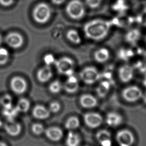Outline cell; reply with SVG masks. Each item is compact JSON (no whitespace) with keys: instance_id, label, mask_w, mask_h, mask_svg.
<instances>
[{"instance_id":"obj_1","label":"cell","mask_w":146,"mask_h":146,"mask_svg":"<svg viewBox=\"0 0 146 146\" xmlns=\"http://www.w3.org/2000/svg\"><path fill=\"white\" fill-rule=\"evenodd\" d=\"M112 23L101 19H95L87 22L83 27L85 36L90 40L99 41L108 36Z\"/></svg>"},{"instance_id":"obj_2","label":"cell","mask_w":146,"mask_h":146,"mask_svg":"<svg viewBox=\"0 0 146 146\" xmlns=\"http://www.w3.org/2000/svg\"><path fill=\"white\" fill-rule=\"evenodd\" d=\"M51 15L50 7L44 2L36 4L32 11V17L34 21L40 25L47 23L50 19Z\"/></svg>"},{"instance_id":"obj_3","label":"cell","mask_w":146,"mask_h":146,"mask_svg":"<svg viewBox=\"0 0 146 146\" xmlns=\"http://www.w3.org/2000/svg\"><path fill=\"white\" fill-rule=\"evenodd\" d=\"M65 12L71 19L81 20L86 14L85 6L80 0H70L66 5Z\"/></svg>"},{"instance_id":"obj_4","label":"cell","mask_w":146,"mask_h":146,"mask_svg":"<svg viewBox=\"0 0 146 146\" xmlns=\"http://www.w3.org/2000/svg\"><path fill=\"white\" fill-rule=\"evenodd\" d=\"M55 67L58 73L69 76L74 74V62L71 58L62 57L56 60Z\"/></svg>"},{"instance_id":"obj_5","label":"cell","mask_w":146,"mask_h":146,"mask_svg":"<svg viewBox=\"0 0 146 146\" xmlns=\"http://www.w3.org/2000/svg\"><path fill=\"white\" fill-rule=\"evenodd\" d=\"M101 75L96 68L88 66L82 70L79 76L84 83L91 85L98 81L100 79Z\"/></svg>"},{"instance_id":"obj_6","label":"cell","mask_w":146,"mask_h":146,"mask_svg":"<svg viewBox=\"0 0 146 146\" xmlns=\"http://www.w3.org/2000/svg\"><path fill=\"white\" fill-rule=\"evenodd\" d=\"M143 93L139 87L135 85H131L123 90L122 96L127 102H135L142 98Z\"/></svg>"},{"instance_id":"obj_7","label":"cell","mask_w":146,"mask_h":146,"mask_svg":"<svg viewBox=\"0 0 146 146\" xmlns=\"http://www.w3.org/2000/svg\"><path fill=\"white\" fill-rule=\"evenodd\" d=\"M4 40L8 46L13 49L21 48L24 43L23 36L17 32L9 33L4 38Z\"/></svg>"},{"instance_id":"obj_8","label":"cell","mask_w":146,"mask_h":146,"mask_svg":"<svg viewBox=\"0 0 146 146\" xmlns=\"http://www.w3.org/2000/svg\"><path fill=\"white\" fill-rule=\"evenodd\" d=\"M10 84L12 91L17 95L24 94L28 88L26 80L19 76L13 77L10 81Z\"/></svg>"},{"instance_id":"obj_9","label":"cell","mask_w":146,"mask_h":146,"mask_svg":"<svg viewBox=\"0 0 146 146\" xmlns=\"http://www.w3.org/2000/svg\"><path fill=\"white\" fill-rule=\"evenodd\" d=\"M116 140L120 146H130L134 143L135 137L131 131L122 129L117 133Z\"/></svg>"},{"instance_id":"obj_10","label":"cell","mask_w":146,"mask_h":146,"mask_svg":"<svg viewBox=\"0 0 146 146\" xmlns=\"http://www.w3.org/2000/svg\"><path fill=\"white\" fill-rule=\"evenodd\" d=\"M83 120L85 124L92 129L97 128L102 124L103 117L99 113L88 112L83 116Z\"/></svg>"},{"instance_id":"obj_11","label":"cell","mask_w":146,"mask_h":146,"mask_svg":"<svg viewBox=\"0 0 146 146\" xmlns=\"http://www.w3.org/2000/svg\"><path fill=\"white\" fill-rule=\"evenodd\" d=\"M134 68L128 64L122 65L119 69V77L123 83H128L131 81L134 77Z\"/></svg>"},{"instance_id":"obj_12","label":"cell","mask_w":146,"mask_h":146,"mask_svg":"<svg viewBox=\"0 0 146 146\" xmlns=\"http://www.w3.org/2000/svg\"><path fill=\"white\" fill-rule=\"evenodd\" d=\"M6 133L11 136L16 137L19 135L22 131V126L15 120H7L4 125Z\"/></svg>"},{"instance_id":"obj_13","label":"cell","mask_w":146,"mask_h":146,"mask_svg":"<svg viewBox=\"0 0 146 146\" xmlns=\"http://www.w3.org/2000/svg\"><path fill=\"white\" fill-rule=\"evenodd\" d=\"M79 86L78 78L74 74L68 76L66 81L63 85V89L66 92L70 94L76 92L78 90Z\"/></svg>"},{"instance_id":"obj_14","label":"cell","mask_w":146,"mask_h":146,"mask_svg":"<svg viewBox=\"0 0 146 146\" xmlns=\"http://www.w3.org/2000/svg\"><path fill=\"white\" fill-rule=\"evenodd\" d=\"M44 133L46 137L53 142L59 141L63 137V131L58 127H49L45 130Z\"/></svg>"},{"instance_id":"obj_15","label":"cell","mask_w":146,"mask_h":146,"mask_svg":"<svg viewBox=\"0 0 146 146\" xmlns=\"http://www.w3.org/2000/svg\"><path fill=\"white\" fill-rule=\"evenodd\" d=\"M53 76V72L51 66L45 65L40 68L36 74L38 80L41 83H46L49 81Z\"/></svg>"},{"instance_id":"obj_16","label":"cell","mask_w":146,"mask_h":146,"mask_svg":"<svg viewBox=\"0 0 146 146\" xmlns=\"http://www.w3.org/2000/svg\"><path fill=\"white\" fill-rule=\"evenodd\" d=\"M81 106L86 109L93 108L96 106L98 101L96 97L89 94H84L81 96L79 99Z\"/></svg>"},{"instance_id":"obj_17","label":"cell","mask_w":146,"mask_h":146,"mask_svg":"<svg viewBox=\"0 0 146 146\" xmlns=\"http://www.w3.org/2000/svg\"><path fill=\"white\" fill-rule=\"evenodd\" d=\"M96 138L102 146H111L112 145L111 135L107 130L102 129L98 131L96 134Z\"/></svg>"},{"instance_id":"obj_18","label":"cell","mask_w":146,"mask_h":146,"mask_svg":"<svg viewBox=\"0 0 146 146\" xmlns=\"http://www.w3.org/2000/svg\"><path fill=\"white\" fill-rule=\"evenodd\" d=\"M123 117L120 114L115 112H111L107 114L106 117V122L109 126L116 127L123 122Z\"/></svg>"},{"instance_id":"obj_19","label":"cell","mask_w":146,"mask_h":146,"mask_svg":"<svg viewBox=\"0 0 146 146\" xmlns=\"http://www.w3.org/2000/svg\"><path fill=\"white\" fill-rule=\"evenodd\" d=\"M50 112L49 109L40 105H36L32 111V114L34 118L39 120H44L48 118L50 116Z\"/></svg>"},{"instance_id":"obj_20","label":"cell","mask_w":146,"mask_h":146,"mask_svg":"<svg viewBox=\"0 0 146 146\" xmlns=\"http://www.w3.org/2000/svg\"><path fill=\"white\" fill-rule=\"evenodd\" d=\"M94 57L98 63H104L110 57V52L106 48H101L94 52Z\"/></svg>"},{"instance_id":"obj_21","label":"cell","mask_w":146,"mask_h":146,"mask_svg":"<svg viewBox=\"0 0 146 146\" xmlns=\"http://www.w3.org/2000/svg\"><path fill=\"white\" fill-rule=\"evenodd\" d=\"M111 88L110 81L109 80H103L99 83L96 88V93L99 97L103 98L108 93Z\"/></svg>"},{"instance_id":"obj_22","label":"cell","mask_w":146,"mask_h":146,"mask_svg":"<svg viewBox=\"0 0 146 146\" xmlns=\"http://www.w3.org/2000/svg\"><path fill=\"white\" fill-rule=\"evenodd\" d=\"M81 143V138L79 135L70 131L67 134L66 144L67 146H77Z\"/></svg>"},{"instance_id":"obj_23","label":"cell","mask_w":146,"mask_h":146,"mask_svg":"<svg viewBox=\"0 0 146 146\" xmlns=\"http://www.w3.org/2000/svg\"><path fill=\"white\" fill-rule=\"evenodd\" d=\"M20 113L16 107L13 106L9 108L3 109V115L7 120H14Z\"/></svg>"},{"instance_id":"obj_24","label":"cell","mask_w":146,"mask_h":146,"mask_svg":"<svg viewBox=\"0 0 146 146\" xmlns=\"http://www.w3.org/2000/svg\"><path fill=\"white\" fill-rule=\"evenodd\" d=\"M66 38L70 42L75 44H79L82 41L79 33L74 29H70L67 31Z\"/></svg>"},{"instance_id":"obj_25","label":"cell","mask_w":146,"mask_h":146,"mask_svg":"<svg viewBox=\"0 0 146 146\" xmlns=\"http://www.w3.org/2000/svg\"><path fill=\"white\" fill-rule=\"evenodd\" d=\"M140 32L136 29H133L129 31L125 36L127 42L130 44H134L138 41L140 38Z\"/></svg>"},{"instance_id":"obj_26","label":"cell","mask_w":146,"mask_h":146,"mask_svg":"<svg viewBox=\"0 0 146 146\" xmlns=\"http://www.w3.org/2000/svg\"><path fill=\"white\" fill-rule=\"evenodd\" d=\"M80 121L76 117H70L67 119L65 124L66 128L69 130H73L79 128L80 126Z\"/></svg>"},{"instance_id":"obj_27","label":"cell","mask_w":146,"mask_h":146,"mask_svg":"<svg viewBox=\"0 0 146 146\" xmlns=\"http://www.w3.org/2000/svg\"><path fill=\"white\" fill-rule=\"evenodd\" d=\"M16 107L19 112H27L30 108V101L24 98L20 99Z\"/></svg>"},{"instance_id":"obj_28","label":"cell","mask_w":146,"mask_h":146,"mask_svg":"<svg viewBox=\"0 0 146 146\" xmlns=\"http://www.w3.org/2000/svg\"><path fill=\"white\" fill-rule=\"evenodd\" d=\"M63 88V85L61 84V82L55 80L52 81L49 85V90L50 92L53 94H57L61 91Z\"/></svg>"},{"instance_id":"obj_29","label":"cell","mask_w":146,"mask_h":146,"mask_svg":"<svg viewBox=\"0 0 146 146\" xmlns=\"http://www.w3.org/2000/svg\"><path fill=\"white\" fill-rule=\"evenodd\" d=\"M1 105L4 108H9L13 106V98L12 97L8 94H5L0 98Z\"/></svg>"},{"instance_id":"obj_30","label":"cell","mask_w":146,"mask_h":146,"mask_svg":"<svg viewBox=\"0 0 146 146\" xmlns=\"http://www.w3.org/2000/svg\"><path fill=\"white\" fill-rule=\"evenodd\" d=\"M9 56L8 49L4 47H0V65H4L7 63Z\"/></svg>"},{"instance_id":"obj_31","label":"cell","mask_w":146,"mask_h":146,"mask_svg":"<svg viewBox=\"0 0 146 146\" xmlns=\"http://www.w3.org/2000/svg\"><path fill=\"white\" fill-rule=\"evenodd\" d=\"M133 52L132 50L129 49L122 48L118 52V56L121 59L124 60H127L132 57Z\"/></svg>"},{"instance_id":"obj_32","label":"cell","mask_w":146,"mask_h":146,"mask_svg":"<svg viewBox=\"0 0 146 146\" xmlns=\"http://www.w3.org/2000/svg\"><path fill=\"white\" fill-rule=\"evenodd\" d=\"M32 131L34 134L40 136L45 131L44 126L40 123H35L32 125Z\"/></svg>"},{"instance_id":"obj_33","label":"cell","mask_w":146,"mask_h":146,"mask_svg":"<svg viewBox=\"0 0 146 146\" xmlns=\"http://www.w3.org/2000/svg\"><path fill=\"white\" fill-rule=\"evenodd\" d=\"M56 60L55 59L54 56L50 53L46 54V55L44 56V62L45 65H47V66H51V65L54 64Z\"/></svg>"},{"instance_id":"obj_34","label":"cell","mask_w":146,"mask_h":146,"mask_svg":"<svg viewBox=\"0 0 146 146\" xmlns=\"http://www.w3.org/2000/svg\"><path fill=\"white\" fill-rule=\"evenodd\" d=\"M61 109V105L59 102L57 101H53L50 104L49 110L50 112L56 113L58 112Z\"/></svg>"},{"instance_id":"obj_35","label":"cell","mask_w":146,"mask_h":146,"mask_svg":"<svg viewBox=\"0 0 146 146\" xmlns=\"http://www.w3.org/2000/svg\"><path fill=\"white\" fill-rule=\"evenodd\" d=\"M86 4L91 9H96L101 4L102 0H85Z\"/></svg>"},{"instance_id":"obj_36","label":"cell","mask_w":146,"mask_h":146,"mask_svg":"<svg viewBox=\"0 0 146 146\" xmlns=\"http://www.w3.org/2000/svg\"><path fill=\"white\" fill-rule=\"evenodd\" d=\"M15 0H0V5L3 7H9L14 4Z\"/></svg>"},{"instance_id":"obj_37","label":"cell","mask_w":146,"mask_h":146,"mask_svg":"<svg viewBox=\"0 0 146 146\" xmlns=\"http://www.w3.org/2000/svg\"><path fill=\"white\" fill-rule=\"evenodd\" d=\"M66 0H51L52 4L55 5H60L63 4Z\"/></svg>"},{"instance_id":"obj_38","label":"cell","mask_w":146,"mask_h":146,"mask_svg":"<svg viewBox=\"0 0 146 146\" xmlns=\"http://www.w3.org/2000/svg\"><path fill=\"white\" fill-rule=\"evenodd\" d=\"M142 98H143V99L144 102L146 103V91L145 92V93H143Z\"/></svg>"},{"instance_id":"obj_39","label":"cell","mask_w":146,"mask_h":146,"mask_svg":"<svg viewBox=\"0 0 146 146\" xmlns=\"http://www.w3.org/2000/svg\"><path fill=\"white\" fill-rule=\"evenodd\" d=\"M3 42H4V38L2 36V35L0 34V46L2 44Z\"/></svg>"},{"instance_id":"obj_40","label":"cell","mask_w":146,"mask_h":146,"mask_svg":"<svg viewBox=\"0 0 146 146\" xmlns=\"http://www.w3.org/2000/svg\"><path fill=\"white\" fill-rule=\"evenodd\" d=\"M143 84H144V85L146 87V76L145 77L144 80H143Z\"/></svg>"},{"instance_id":"obj_41","label":"cell","mask_w":146,"mask_h":146,"mask_svg":"<svg viewBox=\"0 0 146 146\" xmlns=\"http://www.w3.org/2000/svg\"><path fill=\"white\" fill-rule=\"evenodd\" d=\"M7 145L4 142H0V146H6Z\"/></svg>"},{"instance_id":"obj_42","label":"cell","mask_w":146,"mask_h":146,"mask_svg":"<svg viewBox=\"0 0 146 146\" xmlns=\"http://www.w3.org/2000/svg\"><path fill=\"white\" fill-rule=\"evenodd\" d=\"M122 1H126V0H122Z\"/></svg>"},{"instance_id":"obj_43","label":"cell","mask_w":146,"mask_h":146,"mask_svg":"<svg viewBox=\"0 0 146 146\" xmlns=\"http://www.w3.org/2000/svg\"><path fill=\"white\" fill-rule=\"evenodd\" d=\"M0 105H1V102H0Z\"/></svg>"}]
</instances>
